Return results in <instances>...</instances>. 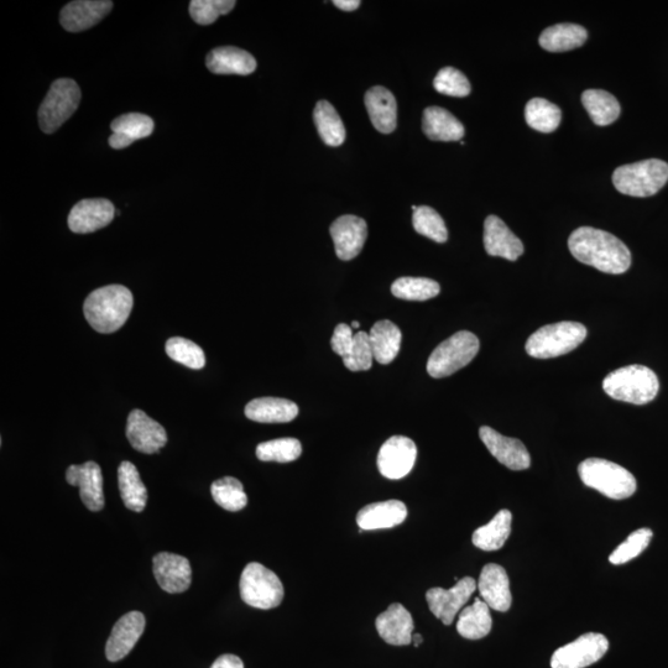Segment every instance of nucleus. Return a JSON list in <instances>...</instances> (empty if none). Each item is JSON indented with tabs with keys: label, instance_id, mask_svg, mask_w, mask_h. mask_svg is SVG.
Here are the masks:
<instances>
[{
	"label": "nucleus",
	"instance_id": "obj_34",
	"mask_svg": "<svg viewBox=\"0 0 668 668\" xmlns=\"http://www.w3.org/2000/svg\"><path fill=\"white\" fill-rule=\"evenodd\" d=\"M313 120L323 143L328 146H341L346 142V128L330 102L320 101L316 104Z\"/></svg>",
	"mask_w": 668,
	"mask_h": 668
},
{
	"label": "nucleus",
	"instance_id": "obj_20",
	"mask_svg": "<svg viewBox=\"0 0 668 668\" xmlns=\"http://www.w3.org/2000/svg\"><path fill=\"white\" fill-rule=\"evenodd\" d=\"M112 8L113 2L109 0H76L61 10L60 22L70 33H80L101 23Z\"/></svg>",
	"mask_w": 668,
	"mask_h": 668
},
{
	"label": "nucleus",
	"instance_id": "obj_13",
	"mask_svg": "<svg viewBox=\"0 0 668 668\" xmlns=\"http://www.w3.org/2000/svg\"><path fill=\"white\" fill-rule=\"evenodd\" d=\"M479 437L492 456L511 471L530 468V453L518 438L505 437L488 426L480 427Z\"/></svg>",
	"mask_w": 668,
	"mask_h": 668
},
{
	"label": "nucleus",
	"instance_id": "obj_27",
	"mask_svg": "<svg viewBox=\"0 0 668 668\" xmlns=\"http://www.w3.org/2000/svg\"><path fill=\"white\" fill-rule=\"evenodd\" d=\"M299 415V406L290 400L260 398L245 406V416L260 424H287Z\"/></svg>",
	"mask_w": 668,
	"mask_h": 668
},
{
	"label": "nucleus",
	"instance_id": "obj_31",
	"mask_svg": "<svg viewBox=\"0 0 668 668\" xmlns=\"http://www.w3.org/2000/svg\"><path fill=\"white\" fill-rule=\"evenodd\" d=\"M492 628V615H490L489 605L484 600L476 598L471 607L464 608L459 613L457 631L464 639H483L490 633Z\"/></svg>",
	"mask_w": 668,
	"mask_h": 668
},
{
	"label": "nucleus",
	"instance_id": "obj_47",
	"mask_svg": "<svg viewBox=\"0 0 668 668\" xmlns=\"http://www.w3.org/2000/svg\"><path fill=\"white\" fill-rule=\"evenodd\" d=\"M354 334L356 333H353L351 326L346 325V323H339L331 339L333 352L337 353L339 357H347L353 347Z\"/></svg>",
	"mask_w": 668,
	"mask_h": 668
},
{
	"label": "nucleus",
	"instance_id": "obj_29",
	"mask_svg": "<svg viewBox=\"0 0 668 668\" xmlns=\"http://www.w3.org/2000/svg\"><path fill=\"white\" fill-rule=\"evenodd\" d=\"M370 346L374 359L379 364H390L398 357L403 342V333L395 323L384 320L378 321L369 332Z\"/></svg>",
	"mask_w": 668,
	"mask_h": 668
},
{
	"label": "nucleus",
	"instance_id": "obj_33",
	"mask_svg": "<svg viewBox=\"0 0 668 668\" xmlns=\"http://www.w3.org/2000/svg\"><path fill=\"white\" fill-rule=\"evenodd\" d=\"M513 514L509 510H500L489 524L474 531V546L485 552L498 551L505 545L511 534Z\"/></svg>",
	"mask_w": 668,
	"mask_h": 668
},
{
	"label": "nucleus",
	"instance_id": "obj_24",
	"mask_svg": "<svg viewBox=\"0 0 668 668\" xmlns=\"http://www.w3.org/2000/svg\"><path fill=\"white\" fill-rule=\"evenodd\" d=\"M364 102L374 128L383 134L393 133L398 125V103L393 93L375 86L365 93Z\"/></svg>",
	"mask_w": 668,
	"mask_h": 668
},
{
	"label": "nucleus",
	"instance_id": "obj_28",
	"mask_svg": "<svg viewBox=\"0 0 668 668\" xmlns=\"http://www.w3.org/2000/svg\"><path fill=\"white\" fill-rule=\"evenodd\" d=\"M422 129L433 142H458L464 137L463 124L441 107L425 109Z\"/></svg>",
	"mask_w": 668,
	"mask_h": 668
},
{
	"label": "nucleus",
	"instance_id": "obj_9",
	"mask_svg": "<svg viewBox=\"0 0 668 668\" xmlns=\"http://www.w3.org/2000/svg\"><path fill=\"white\" fill-rule=\"evenodd\" d=\"M81 102V90L70 78L52 83L48 96L39 109V124L45 134L55 133L70 119Z\"/></svg>",
	"mask_w": 668,
	"mask_h": 668
},
{
	"label": "nucleus",
	"instance_id": "obj_44",
	"mask_svg": "<svg viewBox=\"0 0 668 668\" xmlns=\"http://www.w3.org/2000/svg\"><path fill=\"white\" fill-rule=\"evenodd\" d=\"M236 4L234 0H192L190 15L197 24L211 25L221 15L231 13Z\"/></svg>",
	"mask_w": 668,
	"mask_h": 668
},
{
	"label": "nucleus",
	"instance_id": "obj_26",
	"mask_svg": "<svg viewBox=\"0 0 668 668\" xmlns=\"http://www.w3.org/2000/svg\"><path fill=\"white\" fill-rule=\"evenodd\" d=\"M207 69L216 75L248 76L257 70V60L248 51L223 46L207 55Z\"/></svg>",
	"mask_w": 668,
	"mask_h": 668
},
{
	"label": "nucleus",
	"instance_id": "obj_35",
	"mask_svg": "<svg viewBox=\"0 0 668 668\" xmlns=\"http://www.w3.org/2000/svg\"><path fill=\"white\" fill-rule=\"evenodd\" d=\"M582 103L593 123L599 127L613 124L620 116L618 99L607 91L588 90L582 95Z\"/></svg>",
	"mask_w": 668,
	"mask_h": 668
},
{
	"label": "nucleus",
	"instance_id": "obj_3",
	"mask_svg": "<svg viewBox=\"0 0 668 668\" xmlns=\"http://www.w3.org/2000/svg\"><path fill=\"white\" fill-rule=\"evenodd\" d=\"M603 389L614 400L645 405L659 394L660 382L650 368L634 364L610 373L603 380Z\"/></svg>",
	"mask_w": 668,
	"mask_h": 668
},
{
	"label": "nucleus",
	"instance_id": "obj_45",
	"mask_svg": "<svg viewBox=\"0 0 668 668\" xmlns=\"http://www.w3.org/2000/svg\"><path fill=\"white\" fill-rule=\"evenodd\" d=\"M433 87L441 95L451 97H467L472 91L468 78L453 67H445L438 72Z\"/></svg>",
	"mask_w": 668,
	"mask_h": 668
},
{
	"label": "nucleus",
	"instance_id": "obj_14",
	"mask_svg": "<svg viewBox=\"0 0 668 668\" xmlns=\"http://www.w3.org/2000/svg\"><path fill=\"white\" fill-rule=\"evenodd\" d=\"M153 571L160 588L166 593H184L191 586V565L184 556L160 552L154 557Z\"/></svg>",
	"mask_w": 668,
	"mask_h": 668
},
{
	"label": "nucleus",
	"instance_id": "obj_49",
	"mask_svg": "<svg viewBox=\"0 0 668 668\" xmlns=\"http://www.w3.org/2000/svg\"><path fill=\"white\" fill-rule=\"evenodd\" d=\"M132 144H133L132 140L125 138L124 135L122 134L113 133L112 137L109 138V145H111L112 148L116 150L128 148V146Z\"/></svg>",
	"mask_w": 668,
	"mask_h": 668
},
{
	"label": "nucleus",
	"instance_id": "obj_32",
	"mask_svg": "<svg viewBox=\"0 0 668 668\" xmlns=\"http://www.w3.org/2000/svg\"><path fill=\"white\" fill-rule=\"evenodd\" d=\"M588 38L587 30L577 24H557L540 36L541 48L550 52H566L581 48Z\"/></svg>",
	"mask_w": 668,
	"mask_h": 668
},
{
	"label": "nucleus",
	"instance_id": "obj_40",
	"mask_svg": "<svg viewBox=\"0 0 668 668\" xmlns=\"http://www.w3.org/2000/svg\"><path fill=\"white\" fill-rule=\"evenodd\" d=\"M166 354L175 362L185 365L187 368L200 370L205 368V352L196 343L182 337L170 338L166 342Z\"/></svg>",
	"mask_w": 668,
	"mask_h": 668
},
{
	"label": "nucleus",
	"instance_id": "obj_52",
	"mask_svg": "<svg viewBox=\"0 0 668 668\" xmlns=\"http://www.w3.org/2000/svg\"><path fill=\"white\" fill-rule=\"evenodd\" d=\"M351 327L353 328V330H357V328H359V322H358V321H354V322L352 323V326H351Z\"/></svg>",
	"mask_w": 668,
	"mask_h": 668
},
{
	"label": "nucleus",
	"instance_id": "obj_12",
	"mask_svg": "<svg viewBox=\"0 0 668 668\" xmlns=\"http://www.w3.org/2000/svg\"><path fill=\"white\" fill-rule=\"evenodd\" d=\"M417 457L415 442L405 436H393L384 443L378 454V468L382 476L398 480L412 471Z\"/></svg>",
	"mask_w": 668,
	"mask_h": 668
},
{
	"label": "nucleus",
	"instance_id": "obj_38",
	"mask_svg": "<svg viewBox=\"0 0 668 668\" xmlns=\"http://www.w3.org/2000/svg\"><path fill=\"white\" fill-rule=\"evenodd\" d=\"M441 286L426 278H400L391 285L395 297L407 301H427L440 294Z\"/></svg>",
	"mask_w": 668,
	"mask_h": 668
},
{
	"label": "nucleus",
	"instance_id": "obj_43",
	"mask_svg": "<svg viewBox=\"0 0 668 668\" xmlns=\"http://www.w3.org/2000/svg\"><path fill=\"white\" fill-rule=\"evenodd\" d=\"M654 532L650 529H640L630 534L623 544H620L609 557L613 565H624V563L634 560L640 553H643L650 545Z\"/></svg>",
	"mask_w": 668,
	"mask_h": 668
},
{
	"label": "nucleus",
	"instance_id": "obj_36",
	"mask_svg": "<svg viewBox=\"0 0 668 668\" xmlns=\"http://www.w3.org/2000/svg\"><path fill=\"white\" fill-rule=\"evenodd\" d=\"M525 119L532 129L549 134L561 124L562 111L547 99L534 98L526 104Z\"/></svg>",
	"mask_w": 668,
	"mask_h": 668
},
{
	"label": "nucleus",
	"instance_id": "obj_50",
	"mask_svg": "<svg viewBox=\"0 0 668 668\" xmlns=\"http://www.w3.org/2000/svg\"><path fill=\"white\" fill-rule=\"evenodd\" d=\"M333 4L336 5L337 8L344 10V12H353V10H357L362 3H360L359 0H334Z\"/></svg>",
	"mask_w": 668,
	"mask_h": 668
},
{
	"label": "nucleus",
	"instance_id": "obj_8",
	"mask_svg": "<svg viewBox=\"0 0 668 668\" xmlns=\"http://www.w3.org/2000/svg\"><path fill=\"white\" fill-rule=\"evenodd\" d=\"M239 587L243 602L257 609L279 607L285 596L280 578L258 562L249 563L244 568Z\"/></svg>",
	"mask_w": 668,
	"mask_h": 668
},
{
	"label": "nucleus",
	"instance_id": "obj_10",
	"mask_svg": "<svg viewBox=\"0 0 668 668\" xmlns=\"http://www.w3.org/2000/svg\"><path fill=\"white\" fill-rule=\"evenodd\" d=\"M609 649V641L602 634L588 633L553 652L552 668H586L596 664Z\"/></svg>",
	"mask_w": 668,
	"mask_h": 668
},
{
	"label": "nucleus",
	"instance_id": "obj_22",
	"mask_svg": "<svg viewBox=\"0 0 668 668\" xmlns=\"http://www.w3.org/2000/svg\"><path fill=\"white\" fill-rule=\"evenodd\" d=\"M478 589L480 597L489 605L490 609L505 613L513 603L510 592L508 573L503 567L489 563L480 573Z\"/></svg>",
	"mask_w": 668,
	"mask_h": 668
},
{
	"label": "nucleus",
	"instance_id": "obj_19",
	"mask_svg": "<svg viewBox=\"0 0 668 668\" xmlns=\"http://www.w3.org/2000/svg\"><path fill=\"white\" fill-rule=\"evenodd\" d=\"M67 483L80 488L82 503L91 511L104 508L102 469L96 462H86L81 466H70L66 471Z\"/></svg>",
	"mask_w": 668,
	"mask_h": 668
},
{
	"label": "nucleus",
	"instance_id": "obj_23",
	"mask_svg": "<svg viewBox=\"0 0 668 668\" xmlns=\"http://www.w3.org/2000/svg\"><path fill=\"white\" fill-rule=\"evenodd\" d=\"M380 638L386 644L406 646L412 643L414 635V619L404 605L393 603L375 621Z\"/></svg>",
	"mask_w": 668,
	"mask_h": 668
},
{
	"label": "nucleus",
	"instance_id": "obj_25",
	"mask_svg": "<svg viewBox=\"0 0 668 668\" xmlns=\"http://www.w3.org/2000/svg\"><path fill=\"white\" fill-rule=\"evenodd\" d=\"M407 508L403 501L388 500L364 506L357 515V524L363 531L391 529L404 523Z\"/></svg>",
	"mask_w": 668,
	"mask_h": 668
},
{
	"label": "nucleus",
	"instance_id": "obj_39",
	"mask_svg": "<svg viewBox=\"0 0 668 668\" xmlns=\"http://www.w3.org/2000/svg\"><path fill=\"white\" fill-rule=\"evenodd\" d=\"M301 454V442L296 438H279L260 443L257 447V457L262 462L290 463L296 461Z\"/></svg>",
	"mask_w": 668,
	"mask_h": 668
},
{
	"label": "nucleus",
	"instance_id": "obj_4",
	"mask_svg": "<svg viewBox=\"0 0 668 668\" xmlns=\"http://www.w3.org/2000/svg\"><path fill=\"white\" fill-rule=\"evenodd\" d=\"M578 474L584 485L614 500L633 497L638 487L635 477L628 469L607 459H586L579 464Z\"/></svg>",
	"mask_w": 668,
	"mask_h": 668
},
{
	"label": "nucleus",
	"instance_id": "obj_11",
	"mask_svg": "<svg viewBox=\"0 0 668 668\" xmlns=\"http://www.w3.org/2000/svg\"><path fill=\"white\" fill-rule=\"evenodd\" d=\"M477 582L472 577H464L451 589L432 588L426 593L431 613L445 625H452L454 618L476 592Z\"/></svg>",
	"mask_w": 668,
	"mask_h": 668
},
{
	"label": "nucleus",
	"instance_id": "obj_2",
	"mask_svg": "<svg viewBox=\"0 0 668 668\" xmlns=\"http://www.w3.org/2000/svg\"><path fill=\"white\" fill-rule=\"evenodd\" d=\"M133 294L123 285H108L88 295L83 312L93 330L114 333L124 326L132 313Z\"/></svg>",
	"mask_w": 668,
	"mask_h": 668
},
{
	"label": "nucleus",
	"instance_id": "obj_15",
	"mask_svg": "<svg viewBox=\"0 0 668 668\" xmlns=\"http://www.w3.org/2000/svg\"><path fill=\"white\" fill-rule=\"evenodd\" d=\"M330 232L337 257L343 262H348L362 252L368 237V226L363 218L347 215L336 219Z\"/></svg>",
	"mask_w": 668,
	"mask_h": 668
},
{
	"label": "nucleus",
	"instance_id": "obj_5",
	"mask_svg": "<svg viewBox=\"0 0 668 668\" xmlns=\"http://www.w3.org/2000/svg\"><path fill=\"white\" fill-rule=\"evenodd\" d=\"M587 328L578 322H558L541 327L526 342L530 357L550 359L570 353L584 342Z\"/></svg>",
	"mask_w": 668,
	"mask_h": 668
},
{
	"label": "nucleus",
	"instance_id": "obj_17",
	"mask_svg": "<svg viewBox=\"0 0 668 668\" xmlns=\"http://www.w3.org/2000/svg\"><path fill=\"white\" fill-rule=\"evenodd\" d=\"M113 203L104 198L83 200L72 208L69 215V228L73 233L88 234L107 227L114 219Z\"/></svg>",
	"mask_w": 668,
	"mask_h": 668
},
{
	"label": "nucleus",
	"instance_id": "obj_16",
	"mask_svg": "<svg viewBox=\"0 0 668 668\" xmlns=\"http://www.w3.org/2000/svg\"><path fill=\"white\" fill-rule=\"evenodd\" d=\"M125 433L134 450L145 454L158 453L167 443L164 427L142 410L130 412Z\"/></svg>",
	"mask_w": 668,
	"mask_h": 668
},
{
	"label": "nucleus",
	"instance_id": "obj_46",
	"mask_svg": "<svg viewBox=\"0 0 668 668\" xmlns=\"http://www.w3.org/2000/svg\"><path fill=\"white\" fill-rule=\"evenodd\" d=\"M373 349L370 346L369 333L360 331L354 334L351 352L343 358V363L351 372H365L373 365Z\"/></svg>",
	"mask_w": 668,
	"mask_h": 668
},
{
	"label": "nucleus",
	"instance_id": "obj_48",
	"mask_svg": "<svg viewBox=\"0 0 668 668\" xmlns=\"http://www.w3.org/2000/svg\"><path fill=\"white\" fill-rule=\"evenodd\" d=\"M211 668H244L243 661L240 660V657L232 654L219 656L218 659L213 662Z\"/></svg>",
	"mask_w": 668,
	"mask_h": 668
},
{
	"label": "nucleus",
	"instance_id": "obj_51",
	"mask_svg": "<svg viewBox=\"0 0 668 668\" xmlns=\"http://www.w3.org/2000/svg\"><path fill=\"white\" fill-rule=\"evenodd\" d=\"M422 643H424V638H422L420 634L412 635V644H414L415 647H419Z\"/></svg>",
	"mask_w": 668,
	"mask_h": 668
},
{
	"label": "nucleus",
	"instance_id": "obj_41",
	"mask_svg": "<svg viewBox=\"0 0 668 668\" xmlns=\"http://www.w3.org/2000/svg\"><path fill=\"white\" fill-rule=\"evenodd\" d=\"M415 231L421 236L435 240L436 243H446L448 231L442 217L429 206H421L412 217Z\"/></svg>",
	"mask_w": 668,
	"mask_h": 668
},
{
	"label": "nucleus",
	"instance_id": "obj_6",
	"mask_svg": "<svg viewBox=\"0 0 668 668\" xmlns=\"http://www.w3.org/2000/svg\"><path fill=\"white\" fill-rule=\"evenodd\" d=\"M668 181V164L650 159L618 167L613 174L615 189L626 196L650 197L656 195Z\"/></svg>",
	"mask_w": 668,
	"mask_h": 668
},
{
	"label": "nucleus",
	"instance_id": "obj_7",
	"mask_svg": "<svg viewBox=\"0 0 668 668\" xmlns=\"http://www.w3.org/2000/svg\"><path fill=\"white\" fill-rule=\"evenodd\" d=\"M479 347L476 334L468 331L454 333L432 352L427 362V373L436 379L450 377L476 358Z\"/></svg>",
	"mask_w": 668,
	"mask_h": 668
},
{
	"label": "nucleus",
	"instance_id": "obj_37",
	"mask_svg": "<svg viewBox=\"0 0 668 668\" xmlns=\"http://www.w3.org/2000/svg\"><path fill=\"white\" fill-rule=\"evenodd\" d=\"M211 494L221 508L232 513L243 510L248 504L243 484L237 478L224 477L216 480L211 485Z\"/></svg>",
	"mask_w": 668,
	"mask_h": 668
},
{
	"label": "nucleus",
	"instance_id": "obj_21",
	"mask_svg": "<svg viewBox=\"0 0 668 668\" xmlns=\"http://www.w3.org/2000/svg\"><path fill=\"white\" fill-rule=\"evenodd\" d=\"M484 248L490 257H500L515 262L524 254V244L497 216H489L484 222Z\"/></svg>",
	"mask_w": 668,
	"mask_h": 668
},
{
	"label": "nucleus",
	"instance_id": "obj_1",
	"mask_svg": "<svg viewBox=\"0 0 668 668\" xmlns=\"http://www.w3.org/2000/svg\"><path fill=\"white\" fill-rule=\"evenodd\" d=\"M568 248L578 262L593 266L605 274H624L631 265L629 248L613 234L600 229H576L568 239Z\"/></svg>",
	"mask_w": 668,
	"mask_h": 668
},
{
	"label": "nucleus",
	"instance_id": "obj_30",
	"mask_svg": "<svg viewBox=\"0 0 668 668\" xmlns=\"http://www.w3.org/2000/svg\"><path fill=\"white\" fill-rule=\"evenodd\" d=\"M120 497L129 510L142 513L148 501V490L133 463L124 461L118 468Z\"/></svg>",
	"mask_w": 668,
	"mask_h": 668
},
{
	"label": "nucleus",
	"instance_id": "obj_42",
	"mask_svg": "<svg viewBox=\"0 0 668 668\" xmlns=\"http://www.w3.org/2000/svg\"><path fill=\"white\" fill-rule=\"evenodd\" d=\"M114 134H122L125 138L137 140L150 137L154 132V120L145 114L128 113L113 120L111 125Z\"/></svg>",
	"mask_w": 668,
	"mask_h": 668
},
{
	"label": "nucleus",
	"instance_id": "obj_18",
	"mask_svg": "<svg viewBox=\"0 0 668 668\" xmlns=\"http://www.w3.org/2000/svg\"><path fill=\"white\" fill-rule=\"evenodd\" d=\"M145 617L140 612L123 615L114 625L107 641L106 656L108 661L123 660L134 649L145 630Z\"/></svg>",
	"mask_w": 668,
	"mask_h": 668
}]
</instances>
